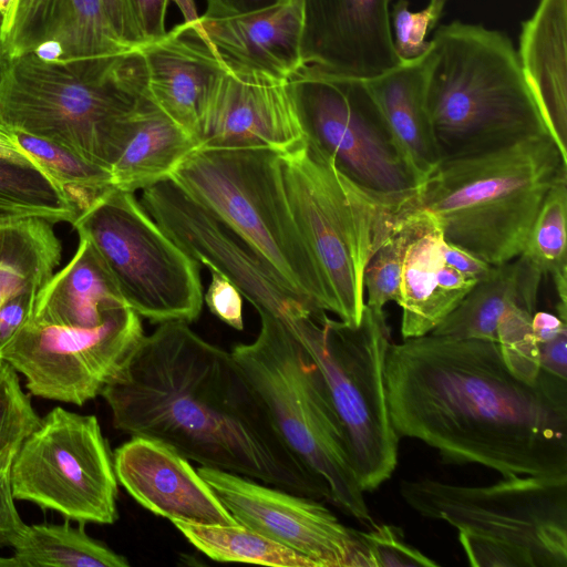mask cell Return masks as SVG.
I'll return each mask as SVG.
<instances>
[{
	"label": "cell",
	"mask_w": 567,
	"mask_h": 567,
	"mask_svg": "<svg viewBox=\"0 0 567 567\" xmlns=\"http://www.w3.org/2000/svg\"><path fill=\"white\" fill-rule=\"evenodd\" d=\"M385 385L399 436L503 478L567 474V380L518 379L496 342L427 333L390 344Z\"/></svg>",
	"instance_id": "cell-1"
},
{
	"label": "cell",
	"mask_w": 567,
	"mask_h": 567,
	"mask_svg": "<svg viewBox=\"0 0 567 567\" xmlns=\"http://www.w3.org/2000/svg\"><path fill=\"white\" fill-rule=\"evenodd\" d=\"M115 429L156 440L200 466L329 502L326 486L287 446L231 352L183 321L144 336L101 394Z\"/></svg>",
	"instance_id": "cell-2"
},
{
	"label": "cell",
	"mask_w": 567,
	"mask_h": 567,
	"mask_svg": "<svg viewBox=\"0 0 567 567\" xmlns=\"http://www.w3.org/2000/svg\"><path fill=\"white\" fill-rule=\"evenodd\" d=\"M565 176L567 154L544 134L441 161L410 204L435 219L447 243L499 266L522 255L545 197Z\"/></svg>",
	"instance_id": "cell-3"
},
{
	"label": "cell",
	"mask_w": 567,
	"mask_h": 567,
	"mask_svg": "<svg viewBox=\"0 0 567 567\" xmlns=\"http://www.w3.org/2000/svg\"><path fill=\"white\" fill-rule=\"evenodd\" d=\"M430 41L425 102L441 161L551 136L505 33L453 21Z\"/></svg>",
	"instance_id": "cell-4"
},
{
	"label": "cell",
	"mask_w": 567,
	"mask_h": 567,
	"mask_svg": "<svg viewBox=\"0 0 567 567\" xmlns=\"http://www.w3.org/2000/svg\"><path fill=\"white\" fill-rule=\"evenodd\" d=\"M288 203L313 260L328 312L359 326L365 309L364 270L410 199L369 190L347 176L309 135L279 153Z\"/></svg>",
	"instance_id": "cell-5"
},
{
	"label": "cell",
	"mask_w": 567,
	"mask_h": 567,
	"mask_svg": "<svg viewBox=\"0 0 567 567\" xmlns=\"http://www.w3.org/2000/svg\"><path fill=\"white\" fill-rule=\"evenodd\" d=\"M144 95L145 74L137 50L111 75L95 80L32 55L4 56L0 126L51 141L111 169Z\"/></svg>",
	"instance_id": "cell-6"
},
{
	"label": "cell",
	"mask_w": 567,
	"mask_h": 567,
	"mask_svg": "<svg viewBox=\"0 0 567 567\" xmlns=\"http://www.w3.org/2000/svg\"><path fill=\"white\" fill-rule=\"evenodd\" d=\"M169 178L236 233L289 290L328 312L321 279L288 203L279 152L196 148Z\"/></svg>",
	"instance_id": "cell-7"
},
{
	"label": "cell",
	"mask_w": 567,
	"mask_h": 567,
	"mask_svg": "<svg viewBox=\"0 0 567 567\" xmlns=\"http://www.w3.org/2000/svg\"><path fill=\"white\" fill-rule=\"evenodd\" d=\"M260 330L231 354L265 403L280 436L326 486L329 502L365 524L372 518L349 458L342 427L312 358L279 319L259 313Z\"/></svg>",
	"instance_id": "cell-8"
},
{
	"label": "cell",
	"mask_w": 567,
	"mask_h": 567,
	"mask_svg": "<svg viewBox=\"0 0 567 567\" xmlns=\"http://www.w3.org/2000/svg\"><path fill=\"white\" fill-rule=\"evenodd\" d=\"M287 327L323 379L361 488H379L395 471L400 440L386 395L391 343L384 312L365 306L354 327L317 311Z\"/></svg>",
	"instance_id": "cell-9"
},
{
	"label": "cell",
	"mask_w": 567,
	"mask_h": 567,
	"mask_svg": "<svg viewBox=\"0 0 567 567\" xmlns=\"http://www.w3.org/2000/svg\"><path fill=\"white\" fill-rule=\"evenodd\" d=\"M72 225L100 254L126 305L141 318L190 323L199 317V264L158 226L134 193L105 190Z\"/></svg>",
	"instance_id": "cell-10"
},
{
	"label": "cell",
	"mask_w": 567,
	"mask_h": 567,
	"mask_svg": "<svg viewBox=\"0 0 567 567\" xmlns=\"http://www.w3.org/2000/svg\"><path fill=\"white\" fill-rule=\"evenodd\" d=\"M400 494L425 518L524 547L538 567H567V474L482 486L405 480Z\"/></svg>",
	"instance_id": "cell-11"
},
{
	"label": "cell",
	"mask_w": 567,
	"mask_h": 567,
	"mask_svg": "<svg viewBox=\"0 0 567 567\" xmlns=\"http://www.w3.org/2000/svg\"><path fill=\"white\" fill-rule=\"evenodd\" d=\"M117 483L97 419L60 406L41 419L20 444L11 465L16 499L79 523L116 522Z\"/></svg>",
	"instance_id": "cell-12"
},
{
	"label": "cell",
	"mask_w": 567,
	"mask_h": 567,
	"mask_svg": "<svg viewBox=\"0 0 567 567\" xmlns=\"http://www.w3.org/2000/svg\"><path fill=\"white\" fill-rule=\"evenodd\" d=\"M289 85L305 132L352 181L406 198L416 184L396 151L367 81L302 65Z\"/></svg>",
	"instance_id": "cell-13"
},
{
	"label": "cell",
	"mask_w": 567,
	"mask_h": 567,
	"mask_svg": "<svg viewBox=\"0 0 567 567\" xmlns=\"http://www.w3.org/2000/svg\"><path fill=\"white\" fill-rule=\"evenodd\" d=\"M144 336L141 317L118 306L92 328L30 320L0 357L27 379L32 394L83 405L118 379Z\"/></svg>",
	"instance_id": "cell-14"
},
{
	"label": "cell",
	"mask_w": 567,
	"mask_h": 567,
	"mask_svg": "<svg viewBox=\"0 0 567 567\" xmlns=\"http://www.w3.org/2000/svg\"><path fill=\"white\" fill-rule=\"evenodd\" d=\"M140 202L185 252L229 279L258 313L288 326L320 311L289 290L236 233L169 177L143 188Z\"/></svg>",
	"instance_id": "cell-15"
},
{
	"label": "cell",
	"mask_w": 567,
	"mask_h": 567,
	"mask_svg": "<svg viewBox=\"0 0 567 567\" xmlns=\"http://www.w3.org/2000/svg\"><path fill=\"white\" fill-rule=\"evenodd\" d=\"M197 471L239 525L300 553L316 567H359L358 530L319 499L236 473L204 466Z\"/></svg>",
	"instance_id": "cell-16"
},
{
	"label": "cell",
	"mask_w": 567,
	"mask_h": 567,
	"mask_svg": "<svg viewBox=\"0 0 567 567\" xmlns=\"http://www.w3.org/2000/svg\"><path fill=\"white\" fill-rule=\"evenodd\" d=\"M6 58L32 55L89 80L111 75L132 49L101 0H17L1 24Z\"/></svg>",
	"instance_id": "cell-17"
},
{
	"label": "cell",
	"mask_w": 567,
	"mask_h": 567,
	"mask_svg": "<svg viewBox=\"0 0 567 567\" xmlns=\"http://www.w3.org/2000/svg\"><path fill=\"white\" fill-rule=\"evenodd\" d=\"M306 137L288 81L225 72L207 99L198 148L290 151Z\"/></svg>",
	"instance_id": "cell-18"
},
{
	"label": "cell",
	"mask_w": 567,
	"mask_h": 567,
	"mask_svg": "<svg viewBox=\"0 0 567 567\" xmlns=\"http://www.w3.org/2000/svg\"><path fill=\"white\" fill-rule=\"evenodd\" d=\"M390 1L305 0V64L364 81L395 68Z\"/></svg>",
	"instance_id": "cell-19"
},
{
	"label": "cell",
	"mask_w": 567,
	"mask_h": 567,
	"mask_svg": "<svg viewBox=\"0 0 567 567\" xmlns=\"http://www.w3.org/2000/svg\"><path fill=\"white\" fill-rule=\"evenodd\" d=\"M117 482L144 508L196 525H239L188 460L156 440L131 436L113 455Z\"/></svg>",
	"instance_id": "cell-20"
},
{
	"label": "cell",
	"mask_w": 567,
	"mask_h": 567,
	"mask_svg": "<svg viewBox=\"0 0 567 567\" xmlns=\"http://www.w3.org/2000/svg\"><path fill=\"white\" fill-rule=\"evenodd\" d=\"M225 70L288 81L302 65L305 0L223 19L192 22Z\"/></svg>",
	"instance_id": "cell-21"
},
{
	"label": "cell",
	"mask_w": 567,
	"mask_h": 567,
	"mask_svg": "<svg viewBox=\"0 0 567 567\" xmlns=\"http://www.w3.org/2000/svg\"><path fill=\"white\" fill-rule=\"evenodd\" d=\"M137 50L147 97L197 142L207 99L225 72L221 62L192 22L177 24Z\"/></svg>",
	"instance_id": "cell-22"
},
{
	"label": "cell",
	"mask_w": 567,
	"mask_h": 567,
	"mask_svg": "<svg viewBox=\"0 0 567 567\" xmlns=\"http://www.w3.org/2000/svg\"><path fill=\"white\" fill-rule=\"evenodd\" d=\"M567 0H539L522 23L517 53L523 76L553 138L567 154Z\"/></svg>",
	"instance_id": "cell-23"
},
{
	"label": "cell",
	"mask_w": 567,
	"mask_h": 567,
	"mask_svg": "<svg viewBox=\"0 0 567 567\" xmlns=\"http://www.w3.org/2000/svg\"><path fill=\"white\" fill-rule=\"evenodd\" d=\"M426 54L367 81L416 188L441 162L425 102Z\"/></svg>",
	"instance_id": "cell-24"
},
{
	"label": "cell",
	"mask_w": 567,
	"mask_h": 567,
	"mask_svg": "<svg viewBox=\"0 0 567 567\" xmlns=\"http://www.w3.org/2000/svg\"><path fill=\"white\" fill-rule=\"evenodd\" d=\"M127 306L106 264L80 238L73 258L39 291L31 320L69 328H92L107 312Z\"/></svg>",
	"instance_id": "cell-25"
},
{
	"label": "cell",
	"mask_w": 567,
	"mask_h": 567,
	"mask_svg": "<svg viewBox=\"0 0 567 567\" xmlns=\"http://www.w3.org/2000/svg\"><path fill=\"white\" fill-rule=\"evenodd\" d=\"M543 272L523 255L499 266L468 291L431 332L496 342L497 326L514 305L536 311Z\"/></svg>",
	"instance_id": "cell-26"
},
{
	"label": "cell",
	"mask_w": 567,
	"mask_h": 567,
	"mask_svg": "<svg viewBox=\"0 0 567 567\" xmlns=\"http://www.w3.org/2000/svg\"><path fill=\"white\" fill-rule=\"evenodd\" d=\"M197 142L144 95L134 111L126 143L111 166L113 186L134 193L166 177Z\"/></svg>",
	"instance_id": "cell-27"
},
{
	"label": "cell",
	"mask_w": 567,
	"mask_h": 567,
	"mask_svg": "<svg viewBox=\"0 0 567 567\" xmlns=\"http://www.w3.org/2000/svg\"><path fill=\"white\" fill-rule=\"evenodd\" d=\"M417 210L421 218L404 255L396 302L402 308L403 339L431 333L462 301L440 281L442 231L427 212Z\"/></svg>",
	"instance_id": "cell-28"
},
{
	"label": "cell",
	"mask_w": 567,
	"mask_h": 567,
	"mask_svg": "<svg viewBox=\"0 0 567 567\" xmlns=\"http://www.w3.org/2000/svg\"><path fill=\"white\" fill-rule=\"evenodd\" d=\"M61 255L52 223L41 218L0 223V306L24 290L40 291Z\"/></svg>",
	"instance_id": "cell-29"
},
{
	"label": "cell",
	"mask_w": 567,
	"mask_h": 567,
	"mask_svg": "<svg viewBox=\"0 0 567 567\" xmlns=\"http://www.w3.org/2000/svg\"><path fill=\"white\" fill-rule=\"evenodd\" d=\"M79 214L72 196L40 166L0 154V223L41 218L73 224Z\"/></svg>",
	"instance_id": "cell-30"
},
{
	"label": "cell",
	"mask_w": 567,
	"mask_h": 567,
	"mask_svg": "<svg viewBox=\"0 0 567 567\" xmlns=\"http://www.w3.org/2000/svg\"><path fill=\"white\" fill-rule=\"evenodd\" d=\"M13 557L19 567H127L128 560L85 533L84 523L73 527L27 525L14 544Z\"/></svg>",
	"instance_id": "cell-31"
},
{
	"label": "cell",
	"mask_w": 567,
	"mask_h": 567,
	"mask_svg": "<svg viewBox=\"0 0 567 567\" xmlns=\"http://www.w3.org/2000/svg\"><path fill=\"white\" fill-rule=\"evenodd\" d=\"M196 549L219 563L271 567H316L300 553L243 525L173 523Z\"/></svg>",
	"instance_id": "cell-32"
},
{
	"label": "cell",
	"mask_w": 567,
	"mask_h": 567,
	"mask_svg": "<svg viewBox=\"0 0 567 567\" xmlns=\"http://www.w3.org/2000/svg\"><path fill=\"white\" fill-rule=\"evenodd\" d=\"M567 176L548 192L534 220L522 255L543 275H550L558 302L567 303Z\"/></svg>",
	"instance_id": "cell-33"
},
{
	"label": "cell",
	"mask_w": 567,
	"mask_h": 567,
	"mask_svg": "<svg viewBox=\"0 0 567 567\" xmlns=\"http://www.w3.org/2000/svg\"><path fill=\"white\" fill-rule=\"evenodd\" d=\"M18 146L70 195H81L84 208L99 195L114 187L111 169L69 148L22 132L9 131Z\"/></svg>",
	"instance_id": "cell-34"
},
{
	"label": "cell",
	"mask_w": 567,
	"mask_h": 567,
	"mask_svg": "<svg viewBox=\"0 0 567 567\" xmlns=\"http://www.w3.org/2000/svg\"><path fill=\"white\" fill-rule=\"evenodd\" d=\"M420 218L421 213L410 208L369 261L363 281L365 306L370 309L383 311L388 302H398L404 255Z\"/></svg>",
	"instance_id": "cell-35"
},
{
	"label": "cell",
	"mask_w": 567,
	"mask_h": 567,
	"mask_svg": "<svg viewBox=\"0 0 567 567\" xmlns=\"http://www.w3.org/2000/svg\"><path fill=\"white\" fill-rule=\"evenodd\" d=\"M40 421L30 396L21 388L17 370L0 357V454L20 446Z\"/></svg>",
	"instance_id": "cell-36"
},
{
	"label": "cell",
	"mask_w": 567,
	"mask_h": 567,
	"mask_svg": "<svg viewBox=\"0 0 567 567\" xmlns=\"http://www.w3.org/2000/svg\"><path fill=\"white\" fill-rule=\"evenodd\" d=\"M449 0H429L421 11H411L408 0H398L390 10L394 49L401 61L425 55L431 49L429 33L436 27Z\"/></svg>",
	"instance_id": "cell-37"
},
{
	"label": "cell",
	"mask_w": 567,
	"mask_h": 567,
	"mask_svg": "<svg viewBox=\"0 0 567 567\" xmlns=\"http://www.w3.org/2000/svg\"><path fill=\"white\" fill-rule=\"evenodd\" d=\"M359 567H434L439 564L409 544L401 528L373 525L369 532L358 530Z\"/></svg>",
	"instance_id": "cell-38"
},
{
	"label": "cell",
	"mask_w": 567,
	"mask_h": 567,
	"mask_svg": "<svg viewBox=\"0 0 567 567\" xmlns=\"http://www.w3.org/2000/svg\"><path fill=\"white\" fill-rule=\"evenodd\" d=\"M458 540L471 566L538 567L534 555L524 547L465 529H458Z\"/></svg>",
	"instance_id": "cell-39"
},
{
	"label": "cell",
	"mask_w": 567,
	"mask_h": 567,
	"mask_svg": "<svg viewBox=\"0 0 567 567\" xmlns=\"http://www.w3.org/2000/svg\"><path fill=\"white\" fill-rule=\"evenodd\" d=\"M18 449L12 446L0 454V548L13 547L27 527L14 505L11 486V465Z\"/></svg>",
	"instance_id": "cell-40"
},
{
	"label": "cell",
	"mask_w": 567,
	"mask_h": 567,
	"mask_svg": "<svg viewBox=\"0 0 567 567\" xmlns=\"http://www.w3.org/2000/svg\"><path fill=\"white\" fill-rule=\"evenodd\" d=\"M212 281L203 296L209 311L235 330H244L243 296L220 272L210 269Z\"/></svg>",
	"instance_id": "cell-41"
},
{
	"label": "cell",
	"mask_w": 567,
	"mask_h": 567,
	"mask_svg": "<svg viewBox=\"0 0 567 567\" xmlns=\"http://www.w3.org/2000/svg\"><path fill=\"white\" fill-rule=\"evenodd\" d=\"M38 290H24L0 306V352L31 320Z\"/></svg>",
	"instance_id": "cell-42"
},
{
	"label": "cell",
	"mask_w": 567,
	"mask_h": 567,
	"mask_svg": "<svg viewBox=\"0 0 567 567\" xmlns=\"http://www.w3.org/2000/svg\"><path fill=\"white\" fill-rule=\"evenodd\" d=\"M118 38L132 49L145 44L132 0H101Z\"/></svg>",
	"instance_id": "cell-43"
},
{
	"label": "cell",
	"mask_w": 567,
	"mask_h": 567,
	"mask_svg": "<svg viewBox=\"0 0 567 567\" xmlns=\"http://www.w3.org/2000/svg\"><path fill=\"white\" fill-rule=\"evenodd\" d=\"M145 44L165 35L169 0H132Z\"/></svg>",
	"instance_id": "cell-44"
},
{
	"label": "cell",
	"mask_w": 567,
	"mask_h": 567,
	"mask_svg": "<svg viewBox=\"0 0 567 567\" xmlns=\"http://www.w3.org/2000/svg\"><path fill=\"white\" fill-rule=\"evenodd\" d=\"M443 260L466 277L480 281L491 275L494 266L483 261L471 252L447 243L442 241Z\"/></svg>",
	"instance_id": "cell-45"
},
{
	"label": "cell",
	"mask_w": 567,
	"mask_h": 567,
	"mask_svg": "<svg viewBox=\"0 0 567 567\" xmlns=\"http://www.w3.org/2000/svg\"><path fill=\"white\" fill-rule=\"evenodd\" d=\"M284 0H205L204 19H223L257 12Z\"/></svg>",
	"instance_id": "cell-46"
},
{
	"label": "cell",
	"mask_w": 567,
	"mask_h": 567,
	"mask_svg": "<svg viewBox=\"0 0 567 567\" xmlns=\"http://www.w3.org/2000/svg\"><path fill=\"white\" fill-rule=\"evenodd\" d=\"M537 346L540 370L567 380V332Z\"/></svg>",
	"instance_id": "cell-47"
},
{
	"label": "cell",
	"mask_w": 567,
	"mask_h": 567,
	"mask_svg": "<svg viewBox=\"0 0 567 567\" xmlns=\"http://www.w3.org/2000/svg\"><path fill=\"white\" fill-rule=\"evenodd\" d=\"M532 331L537 344L545 343L567 332V323L556 315L536 310L532 318Z\"/></svg>",
	"instance_id": "cell-48"
},
{
	"label": "cell",
	"mask_w": 567,
	"mask_h": 567,
	"mask_svg": "<svg viewBox=\"0 0 567 567\" xmlns=\"http://www.w3.org/2000/svg\"><path fill=\"white\" fill-rule=\"evenodd\" d=\"M0 154L35 164L14 142L11 133L0 126ZM37 165V164H35Z\"/></svg>",
	"instance_id": "cell-49"
},
{
	"label": "cell",
	"mask_w": 567,
	"mask_h": 567,
	"mask_svg": "<svg viewBox=\"0 0 567 567\" xmlns=\"http://www.w3.org/2000/svg\"><path fill=\"white\" fill-rule=\"evenodd\" d=\"M181 13L183 14L184 22H195L198 19V13L194 0H173Z\"/></svg>",
	"instance_id": "cell-50"
},
{
	"label": "cell",
	"mask_w": 567,
	"mask_h": 567,
	"mask_svg": "<svg viewBox=\"0 0 567 567\" xmlns=\"http://www.w3.org/2000/svg\"><path fill=\"white\" fill-rule=\"evenodd\" d=\"M16 1L17 0H0V16L2 18V23L9 18Z\"/></svg>",
	"instance_id": "cell-51"
},
{
	"label": "cell",
	"mask_w": 567,
	"mask_h": 567,
	"mask_svg": "<svg viewBox=\"0 0 567 567\" xmlns=\"http://www.w3.org/2000/svg\"><path fill=\"white\" fill-rule=\"evenodd\" d=\"M0 567H19V565L13 556L10 558L0 556Z\"/></svg>",
	"instance_id": "cell-52"
},
{
	"label": "cell",
	"mask_w": 567,
	"mask_h": 567,
	"mask_svg": "<svg viewBox=\"0 0 567 567\" xmlns=\"http://www.w3.org/2000/svg\"><path fill=\"white\" fill-rule=\"evenodd\" d=\"M4 59V52H3V41H2V33H1V24H0V69L2 65Z\"/></svg>",
	"instance_id": "cell-53"
},
{
	"label": "cell",
	"mask_w": 567,
	"mask_h": 567,
	"mask_svg": "<svg viewBox=\"0 0 567 567\" xmlns=\"http://www.w3.org/2000/svg\"><path fill=\"white\" fill-rule=\"evenodd\" d=\"M1 23H2V18H1V16H0V24H1Z\"/></svg>",
	"instance_id": "cell-54"
}]
</instances>
